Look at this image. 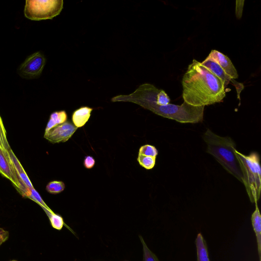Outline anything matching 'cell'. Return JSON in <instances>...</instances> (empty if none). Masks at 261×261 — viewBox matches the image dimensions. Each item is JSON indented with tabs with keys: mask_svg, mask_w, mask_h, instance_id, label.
I'll return each instance as SVG.
<instances>
[{
	"mask_svg": "<svg viewBox=\"0 0 261 261\" xmlns=\"http://www.w3.org/2000/svg\"><path fill=\"white\" fill-rule=\"evenodd\" d=\"M184 101L195 107L222 102L226 88L221 80L201 62L193 59L182 79Z\"/></svg>",
	"mask_w": 261,
	"mask_h": 261,
	"instance_id": "1",
	"label": "cell"
},
{
	"mask_svg": "<svg viewBox=\"0 0 261 261\" xmlns=\"http://www.w3.org/2000/svg\"><path fill=\"white\" fill-rule=\"evenodd\" d=\"M207 145V152L213 155L230 174L243 183L239 162L234 152L236 145L229 137L220 136L207 129L203 136Z\"/></svg>",
	"mask_w": 261,
	"mask_h": 261,
	"instance_id": "2",
	"label": "cell"
},
{
	"mask_svg": "<svg viewBox=\"0 0 261 261\" xmlns=\"http://www.w3.org/2000/svg\"><path fill=\"white\" fill-rule=\"evenodd\" d=\"M234 152L238 160L243 175L246 192L252 203L257 202L261 191V168L259 155L256 152L245 155L237 149Z\"/></svg>",
	"mask_w": 261,
	"mask_h": 261,
	"instance_id": "3",
	"label": "cell"
},
{
	"mask_svg": "<svg viewBox=\"0 0 261 261\" xmlns=\"http://www.w3.org/2000/svg\"><path fill=\"white\" fill-rule=\"evenodd\" d=\"M63 8L62 0H27L24 15L33 20L51 19L60 14Z\"/></svg>",
	"mask_w": 261,
	"mask_h": 261,
	"instance_id": "4",
	"label": "cell"
},
{
	"mask_svg": "<svg viewBox=\"0 0 261 261\" xmlns=\"http://www.w3.org/2000/svg\"><path fill=\"white\" fill-rule=\"evenodd\" d=\"M46 60L40 51L28 56L20 65L18 74L23 78L33 79L40 76L45 64Z\"/></svg>",
	"mask_w": 261,
	"mask_h": 261,
	"instance_id": "5",
	"label": "cell"
},
{
	"mask_svg": "<svg viewBox=\"0 0 261 261\" xmlns=\"http://www.w3.org/2000/svg\"><path fill=\"white\" fill-rule=\"evenodd\" d=\"M0 173L10 180L21 194L27 187L23 185L17 175L9 152L0 146Z\"/></svg>",
	"mask_w": 261,
	"mask_h": 261,
	"instance_id": "6",
	"label": "cell"
},
{
	"mask_svg": "<svg viewBox=\"0 0 261 261\" xmlns=\"http://www.w3.org/2000/svg\"><path fill=\"white\" fill-rule=\"evenodd\" d=\"M72 123L66 121L44 133V138L52 143L68 141L77 129Z\"/></svg>",
	"mask_w": 261,
	"mask_h": 261,
	"instance_id": "7",
	"label": "cell"
},
{
	"mask_svg": "<svg viewBox=\"0 0 261 261\" xmlns=\"http://www.w3.org/2000/svg\"><path fill=\"white\" fill-rule=\"evenodd\" d=\"M201 64L219 78L225 88L230 82H232L237 89L238 98L240 99V94L244 88L243 84L236 82L234 79H231L225 73L219 64L208 56L201 62Z\"/></svg>",
	"mask_w": 261,
	"mask_h": 261,
	"instance_id": "8",
	"label": "cell"
},
{
	"mask_svg": "<svg viewBox=\"0 0 261 261\" xmlns=\"http://www.w3.org/2000/svg\"><path fill=\"white\" fill-rule=\"evenodd\" d=\"M208 56L215 61L231 79L238 78L237 69L227 56L216 49L212 50Z\"/></svg>",
	"mask_w": 261,
	"mask_h": 261,
	"instance_id": "9",
	"label": "cell"
},
{
	"mask_svg": "<svg viewBox=\"0 0 261 261\" xmlns=\"http://www.w3.org/2000/svg\"><path fill=\"white\" fill-rule=\"evenodd\" d=\"M92 110V108L86 106L75 110L72 115L73 125L77 128L83 126L88 121Z\"/></svg>",
	"mask_w": 261,
	"mask_h": 261,
	"instance_id": "10",
	"label": "cell"
},
{
	"mask_svg": "<svg viewBox=\"0 0 261 261\" xmlns=\"http://www.w3.org/2000/svg\"><path fill=\"white\" fill-rule=\"evenodd\" d=\"M9 153L21 184L28 188H34L24 169L11 149L9 150Z\"/></svg>",
	"mask_w": 261,
	"mask_h": 261,
	"instance_id": "11",
	"label": "cell"
},
{
	"mask_svg": "<svg viewBox=\"0 0 261 261\" xmlns=\"http://www.w3.org/2000/svg\"><path fill=\"white\" fill-rule=\"evenodd\" d=\"M255 203V210L252 213L251 216V222L252 225L255 232L258 252L260 260V253H261V216L259 210L257 205V202Z\"/></svg>",
	"mask_w": 261,
	"mask_h": 261,
	"instance_id": "12",
	"label": "cell"
},
{
	"mask_svg": "<svg viewBox=\"0 0 261 261\" xmlns=\"http://www.w3.org/2000/svg\"><path fill=\"white\" fill-rule=\"evenodd\" d=\"M67 119V113L64 110L52 113L47 123L45 133L49 131L55 126L64 123L66 121Z\"/></svg>",
	"mask_w": 261,
	"mask_h": 261,
	"instance_id": "13",
	"label": "cell"
},
{
	"mask_svg": "<svg viewBox=\"0 0 261 261\" xmlns=\"http://www.w3.org/2000/svg\"><path fill=\"white\" fill-rule=\"evenodd\" d=\"M195 243L197 261H210L206 244L200 233L197 234Z\"/></svg>",
	"mask_w": 261,
	"mask_h": 261,
	"instance_id": "14",
	"label": "cell"
},
{
	"mask_svg": "<svg viewBox=\"0 0 261 261\" xmlns=\"http://www.w3.org/2000/svg\"><path fill=\"white\" fill-rule=\"evenodd\" d=\"M23 196L27 197L39 204L45 212L54 213L44 202L38 192L34 188L26 187L21 194Z\"/></svg>",
	"mask_w": 261,
	"mask_h": 261,
	"instance_id": "15",
	"label": "cell"
},
{
	"mask_svg": "<svg viewBox=\"0 0 261 261\" xmlns=\"http://www.w3.org/2000/svg\"><path fill=\"white\" fill-rule=\"evenodd\" d=\"M137 161L142 167L150 170L154 167L156 158L138 154Z\"/></svg>",
	"mask_w": 261,
	"mask_h": 261,
	"instance_id": "16",
	"label": "cell"
},
{
	"mask_svg": "<svg viewBox=\"0 0 261 261\" xmlns=\"http://www.w3.org/2000/svg\"><path fill=\"white\" fill-rule=\"evenodd\" d=\"M65 188V185L63 181L54 180L48 183L46 190L51 194H57L64 191Z\"/></svg>",
	"mask_w": 261,
	"mask_h": 261,
	"instance_id": "17",
	"label": "cell"
},
{
	"mask_svg": "<svg viewBox=\"0 0 261 261\" xmlns=\"http://www.w3.org/2000/svg\"><path fill=\"white\" fill-rule=\"evenodd\" d=\"M46 213L50 220L51 226L56 229L61 230L64 224L63 218L54 213L46 212Z\"/></svg>",
	"mask_w": 261,
	"mask_h": 261,
	"instance_id": "18",
	"label": "cell"
},
{
	"mask_svg": "<svg viewBox=\"0 0 261 261\" xmlns=\"http://www.w3.org/2000/svg\"><path fill=\"white\" fill-rule=\"evenodd\" d=\"M0 146L3 148L6 151L9 152V150L11 149L10 146L8 142L6 131L3 124L2 118L0 116Z\"/></svg>",
	"mask_w": 261,
	"mask_h": 261,
	"instance_id": "19",
	"label": "cell"
},
{
	"mask_svg": "<svg viewBox=\"0 0 261 261\" xmlns=\"http://www.w3.org/2000/svg\"><path fill=\"white\" fill-rule=\"evenodd\" d=\"M139 154L156 158L158 154V151L154 146L145 144L139 148Z\"/></svg>",
	"mask_w": 261,
	"mask_h": 261,
	"instance_id": "20",
	"label": "cell"
},
{
	"mask_svg": "<svg viewBox=\"0 0 261 261\" xmlns=\"http://www.w3.org/2000/svg\"><path fill=\"white\" fill-rule=\"evenodd\" d=\"M140 239L143 245V261H160L156 256L148 248L141 236H140Z\"/></svg>",
	"mask_w": 261,
	"mask_h": 261,
	"instance_id": "21",
	"label": "cell"
},
{
	"mask_svg": "<svg viewBox=\"0 0 261 261\" xmlns=\"http://www.w3.org/2000/svg\"><path fill=\"white\" fill-rule=\"evenodd\" d=\"M236 2V15L238 19H241L242 16L245 1L243 0H237Z\"/></svg>",
	"mask_w": 261,
	"mask_h": 261,
	"instance_id": "22",
	"label": "cell"
},
{
	"mask_svg": "<svg viewBox=\"0 0 261 261\" xmlns=\"http://www.w3.org/2000/svg\"><path fill=\"white\" fill-rule=\"evenodd\" d=\"M95 163L94 159L90 155L86 156L83 161L84 167L87 169L92 168Z\"/></svg>",
	"mask_w": 261,
	"mask_h": 261,
	"instance_id": "23",
	"label": "cell"
},
{
	"mask_svg": "<svg viewBox=\"0 0 261 261\" xmlns=\"http://www.w3.org/2000/svg\"><path fill=\"white\" fill-rule=\"evenodd\" d=\"M8 231L0 228V245L8 238Z\"/></svg>",
	"mask_w": 261,
	"mask_h": 261,
	"instance_id": "24",
	"label": "cell"
},
{
	"mask_svg": "<svg viewBox=\"0 0 261 261\" xmlns=\"http://www.w3.org/2000/svg\"><path fill=\"white\" fill-rule=\"evenodd\" d=\"M10 261H17L16 260H10Z\"/></svg>",
	"mask_w": 261,
	"mask_h": 261,
	"instance_id": "25",
	"label": "cell"
}]
</instances>
